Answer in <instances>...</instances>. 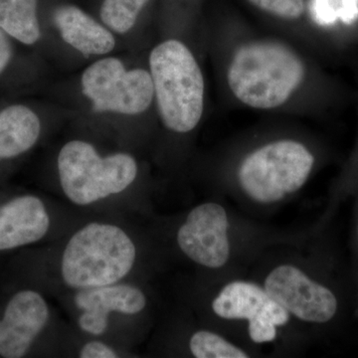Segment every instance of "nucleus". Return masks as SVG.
<instances>
[{"mask_svg":"<svg viewBox=\"0 0 358 358\" xmlns=\"http://www.w3.org/2000/svg\"><path fill=\"white\" fill-rule=\"evenodd\" d=\"M306 65L293 48L282 42L256 39L233 52L226 81L232 95L254 110L278 109L303 86Z\"/></svg>","mask_w":358,"mask_h":358,"instance_id":"nucleus-1","label":"nucleus"},{"mask_svg":"<svg viewBox=\"0 0 358 358\" xmlns=\"http://www.w3.org/2000/svg\"><path fill=\"white\" fill-rule=\"evenodd\" d=\"M150 72L164 126L178 134L196 128L204 112L205 81L190 49L176 39L162 42L150 53Z\"/></svg>","mask_w":358,"mask_h":358,"instance_id":"nucleus-2","label":"nucleus"},{"mask_svg":"<svg viewBox=\"0 0 358 358\" xmlns=\"http://www.w3.org/2000/svg\"><path fill=\"white\" fill-rule=\"evenodd\" d=\"M136 246L117 226L91 223L75 233L66 246L61 264L65 284L91 289L121 281L136 261Z\"/></svg>","mask_w":358,"mask_h":358,"instance_id":"nucleus-3","label":"nucleus"},{"mask_svg":"<svg viewBox=\"0 0 358 358\" xmlns=\"http://www.w3.org/2000/svg\"><path fill=\"white\" fill-rule=\"evenodd\" d=\"M58 171L66 196L88 205L124 192L138 174L136 159L128 154L102 157L83 141H71L61 148Z\"/></svg>","mask_w":358,"mask_h":358,"instance_id":"nucleus-4","label":"nucleus"},{"mask_svg":"<svg viewBox=\"0 0 358 358\" xmlns=\"http://www.w3.org/2000/svg\"><path fill=\"white\" fill-rule=\"evenodd\" d=\"M313 164L312 152L303 143L275 141L250 154L240 166L238 178L252 199L274 203L303 187Z\"/></svg>","mask_w":358,"mask_h":358,"instance_id":"nucleus-5","label":"nucleus"},{"mask_svg":"<svg viewBox=\"0 0 358 358\" xmlns=\"http://www.w3.org/2000/svg\"><path fill=\"white\" fill-rule=\"evenodd\" d=\"M82 89L98 113L140 115L155 99L150 71L127 70L117 58L101 59L87 68L82 76Z\"/></svg>","mask_w":358,"mask_h":358,"instance_id":"nucleus-6","label":"nucleus"},{"mask_svg":"<svg viewBox=\"0 0 358 358\" xmlns=\"http://www.w3.org/2000/svg\"><path fill=\"white\" fill-rule=\"evenodd\" d=\"M212 308L225 320H248L250 338L256 343L274 341L277 327L284 326L289 319V313L265 289L247 282H233L224 287Z\"/></svg>","mask_w":358,"mask_h":358,"instance_id":"nucleus-7","label":"nucleus"},{"mask_svg":"<svg viewBox=\"0 0 358 358\" xmlns=\"http://www.w3.org/2000/svg\"><path fill=\"white\" fill-rule=\"evenodd\" d=\"M265 289L287 312L305 322H329L338 310L334 294L294 266L273 270L266 279Z\"/></svg>","mask_w":358,"mask_h":358,"instance_id":"nucleus-8","label":"nucleus"},{"mask_svg":"<svg viewBox=\"0 0 358 358\" xmlns=\"http://www.w3.org/2000/svg\"><path fill=\"white\" fill-rule=\"evenodd\" d=\"M227 213L221 205L208 202L195 207L179 228V248L193 262L204 267H223L229 260Z\"/></svg>","mask_w":358,"mask_h":358,"instance_id":"nucleus-9","label":"nucleus"},{"mask_svg":"<svg viewBox=\"0 0 358 358\" xmlns=\"http://www.w3.org/2000/svg\"><path fill=\"white\" fill-rule=\"evenodd\" d=\"M49 319L46 301L30 289L14 294L0 320V355L24 357Z\"/></svg>","mask_w":358,"mask_h":358,"instance_id":"nucleus-10","label":"nucleus"},{"mask_svg":"<svg viewBox=\"0 0 358 358\" xmlns=\"http://www.w3.org/2000/svg\"><path fill=\"white\" fill-rule=\"evenodd\" d=\"M75 303L83 310L79 327L86 333L101 336L107 331L109 313L136 315L147 305L145 294L131 285H107L98 288L80 289Z\"/></svg>","mask_w":358,"mask_h":358,"instance_id":"nucleus-11","label":"nucleus"},{"mask_svg":"<svg viewBox=\"0 0 358 358\" xmlns=\"http://www.w3.org/2000/svg\"><path fill=\"white\" fill-rule=\"evenodd\" d=\"M50 218L38 197L26 195L0 206V251L39 241L47 234Z\"/></svg>","mask_w":358,"mask_h":358,"instance_id":"nucleus-12","label":"nucleus"},{"mask_svg":"<svg viewBox=\"0 0 358 358\" xmlns=\"http://www.w3.org/2000/svg\"><path fill=\"white\" fill-rule=\"evenodd\" d=\"M53 20L66 43L84 55H105L115 48L114 35L79 7H58Z\"/></svg>","mask_w":358,"mask_h":358,"instance_id":"nucleus-13","label":"nucleus"},{"mask_svg":"<svg viewBox=\"0 0 358 358\" xmlns=\"http://www.w3.org/2000/svg\"><path fill=\"white\" fill-rule=\"evenodd\" d=\"M40 131L39 117L24 106H11L0 112V162L29 150Z\"/></svg>","mask_w":358,"mask_h":358,"instance_id":"nucleus-14","label":"nucleus"},{"mask_svg":"<svg viewBox=\"0 0 358 358\" xmlns=\"http://www.w3.org/2000/svg\"><path fill=\"white\" fill-rule=\"evenodd\" d=\"M0 28L22 43H36L41 36L37 0H0Z\"/></svg>","mask_w":358,"mask_h":358,"instance_id":"nucleus-15","label":"nucleus"},{"mask_svg":"<svg viewBox=\"0 0 358 358\" xmlns=\"http://www.w3.org/2000/svg\"><path fill=\"white\" fill-rule=\"evenodd\" d=\"M148 0H103L101 18L113 31L124 34L136 24Z\"/></svg>","mask_w":358,"mask_h":358,"instance_id":"nucleus-16","label":"nucleus"},{"mask_svg":"<svg viewBox=\"0 0 358 358\" xmlns=\"http://www.w3.org/2000/svg\"><path fill=\"white\" fill-rule=\"evenodd\" d=\"M190 350L197 358H246L248 355L222 336L200 331L190 338Z\"/></svg>","mask_w":358,"mask_h":358,"instance_id":"nucleus-17","label":"nucleus"},{"mask_svg":"<svg viewBox=\"0 0 358 358\" xmlns=\"http://www.w3.org/2000/svg\"><path fill=\"white\" fill-rule=\"evenodd\" d=\"M257 8L285 20H296L305 13L303 0H248Z\"/></svg>","mask_w":358,"mask_h":358,"instance_id":"nucleus-18","label":"nucleus"},{"mask_svg":"<svg viewBox=\"0 0 358 358\" xmlns=\"http://www.w3.org/2000/svg\"><path fill=\"white\" fill-rule=\"evenodd\" d=\"M81 358H115L117 353L112 348L100 343V341H91L87 343L80 352Z\"/></svg>","mask_w":358,"mask_h":358,"instance_id":"nucleus-19","label":"nucleus"},{"mask_svg":"<svg viewBox=\"0 0 358 358\" xmlns=\"http://www.w3.org/2000/svg\"><path fill=\"white\" fill-rule=\"evenodd\" d=\"M11 54H13V50H11L9 40L6 37V32L0 28V74L8 64Z\"/></svg>","mask_w":358,"mask_h":358,"instance_id":"nucleus-20","label":"nucleus"}]
</instances>
